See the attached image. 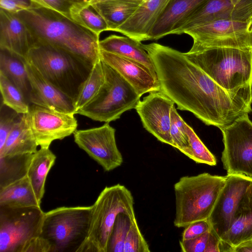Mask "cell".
I'll return each mask as SVG.
<instances>
[{
	"mask_svg": "<svg viewBox=\"0 0 252 252\" xmlns=\"http://www.w3.org/2000/svg\"><path fill=\"white\" fill-rule=\"evenodd\" d=\"M102 0H90V1L88 2V3L90 5H91L92 4H94V3H95L97 2L102 1Z\"/></svg>",
	"mask_w": 252,
	"mask_h": 252,
	"instance_id": "bcb514c9",
	"label": "cell"
},
{
	"mask_svg": "<svg viewBox=\"0 0 252 252\" xmlns=\"http://www.w3.org/2000/svg\"><path fill=\"white\" fill-rule=\"evenodd\" d=\"M74 115L30 105L29 122L37 145L49 148L53 141L63 139L73 133L78 125Z\"/></svg>",
	"mask_w": 252,
	"mask_h": 252,
	"instance_id": "5bb4252c",
	"label": "cell"
},
{
	"mask_svg": "<svg viewBox=\"0 0 252 252\" xmlns=\"http://www.w3.org/2000/svg\"><path fill=\"white\" fill-rule=\"evenodd\" d=\"M37 146L30 126L28 113L23 114L0 149V156L34 154L37 151Z\"/></svg>",
	"mask_w": 252,
	"mask_h": 252,
	"instance_id": "d4e9b609",
	"label": "cell"
},
{
	"mask_svg": "<svg viewBox=\"0 0 252 252\" xmlns=\"http://www.w3.org/2000/svg\"><path fill=\"white\" fill-rule=\"evenodd\" d=\"M219 20H252V0H207L175 29L171 34H181L200 25Z\"/></svg>",
	"mask_w": 252,
	"mask_h": 252,
	"instance_id": "9a60e30c",
	"label": "cell"
},
{
	"mask_svg": "<svg viewBox=\"0 0 252 252\" xmlns=\"http://www.w3.org/2000/svg\"><path fill=\"white\" fill-rule=\"evenodd\" d=\"M184 53L226 90L252 89V47L216 46Z\"/></svg>",
	"mask_w": 252,
	"mask_h": 252,
	"instance_id": "277c9868",
	"label": "cell"
},
{
	"mask_svg": "<svg viewBox=\"0 0 252 252\" xmlns=\"http://www.w3.org/2000/svg\"><path fill=\"white\" fill-rule=\"evenodd\" d=\"M78 2H89L90 0H75Z\"/></svg>",
	"mask_w": 252,
	"mask_h": 252,
	"instance_id": "7dc6e473",
	"label": "cell"
},
{
	"mask_svg": "<svg viewBox=\"0 0 252 252\" xmlns=\"http://www.w3.org/2000/svg\"><path fill=\"white\" fill-rule=\"evenodd\" d=\"M220 238L214 232L210 230L209 237L205 252H220Z\"/></svg>",
	"mask_w": 252,
	"mask_h": 252,
	"instance_id": "7bdbcfd3",
	"label": "cell"
},
{
	"mask_svg": "<svg viewBox=\"0 0 252 252\" xmlns=\"http://www.w3.org/2000/svg\"><path fill=\"white\" fill-rule=\"evenodd\" d=\"M233 0V1H234V2H237V1H239V0Z\"/></svg>",
	"mask_w": 252,
	"mask_h": 252,
	"instance_id": "c3c4849f",
	"label": "cell"
},
{
	"mask_svg": "<svg viewBox=\"0 0 252 252\" xmlns=\"http://www.w3.org/2000/svg\"><path fill=\"white\" fill-rule=\"evenodd\" d=\"M144 0H104L91 5L103 19L108 30L115 32L135 12Z\"/></svg>",
	"mask_w": 252,
	"mask_h": 252,
	"instance_id": "cb8c5ba5",
	"label": "cell"
},
{
	"mask_svg": "<svg viewBox=\"0 0 252 252\" xmlns=\"http://www.w3.org/2000/svg\"><path fill=\"white\" fill-rule=\"evenodd\" d=\"M44 215L40 207L0 206V252H21L40 236Z\"/></svg>",
	"mask_w": 252,
	"mask_h": 252,
	"instance_id": "9c48e42d",
	"label": "cell"
},
{
	"mask_svg": "<svg viewBox=\"0 0 252 252\" xmlns=\"http://www.w3.org/2000/svg\"><path fill=\"white\" fill-rule=\"evenodd\" d=\"M135 217L124 213L117 215L109 238L107 252H124L126 238Z\"/></svg>",
	"mask_w": 252,
	"mask_h": 252,
	"instance_id": "d6a6232c",
	"label": "cell"
},
{
	"mask_svg": "<svg viewBox=\"0 0 252 252\" xmlns=\"http://www.w3.org/2000/svg\"><path fill=\"white\" fill-rule=\"evenodd\" d=\"M25 59L6 50L0 49V73L21 91L30 104L31 85Z\"/></svg>",
	"mask_w": 252,
	"mask_h": 252,
	"instance_id": "484cf974",
	"label": "cell"
},
{
	"mask_svg": "<svg viewBox=\"0 0 252 252\" xmlns=\"http://www.w3.org/2000/svg\"><path fill=\"white\" fill-rule=\"evenodd\" d=\"M150 252L149 245L142 234L135 217L126 238L124 252Z\"/></svg>",
	"mask_w": 252,
	"mask_h": 252,
	"instance_id": "d590c367",
	"label": "cell"
},
{
	"mask_svg": "<svg viewBox=\"0 0 252 252\" xmlns=\"http://www.w3.org/2000/svg\"><path fill=\"white\" fill-rule=\"evenodd\" d=\"M207 0H172L154 25L150 40H158L176 29Z\"/></svg>",
	"mask_w": 252,
	"mask_h": 252,
	"instance_id": "7402d4cb",
	"label": "cell"
},
{
	"mask_svg": "<svg viewBox=\"0 0 252 252\" xmlns=\"http://www.w3.org/2000/svg\"><path fill=\"white\" fill-rule=\"evenodd\" d=\"M172 0H146L115 32L137 41L150 40L151 32Z\"/></svg>",
	"mask_w": 252,
	"mask_h": 252,
	"instance_id": "d6986e66",
	"label": "cell"
},
{
	"mask_svg": "<svg viewBox=\"0 0 252 252\" xmlns=\"http://www.w3.org/2000/svg\"><path fill=\"white\" fill-rule=\"evenodd\" d=\"M50 245L44 238L38 236L29 240L23 247L21 252H50Z\"/></svg>",
	"mask_w": 252,
	"mask_h": 252,
	"instance_id": "60d3db41",
	"label": "cell"
},
{
	"mask_svg": "<svg viewBox=\"0 0 252 252\" xmlns=\"http://www.w3.org/2000/svg\"><path fill=\"white\" fill-rule=\"evenodd\" d=\"M13 0L18 1V2H22V3H26L27 4H28V5H31V6L32 5V4L30 0Z\"/></svg>",
	"mask_w": 252,
	"mask_h": 252,
	"instance_id": "f6af8a7d",
	"label": "cell"
},
{
	"mask_svg": "<svg viewBox=\"0 0 252 252\" xmlns=\"http://www.w3.org/2000/svg\"><path fill=\"white\" fill-rule=\"evenodd\" d=\"M16 14L27 26L35 41L56 46L93 64L100 60L99 36L72 20L33 4Z\"/></svg>",
	"mask_w": 252,
	"mask_h": 252,
	"instance_id": "7a4b0ae2",
	"label": "cell"
},
{
	"mask_svg": "<svg viewBox=\"0 0 252 252\" xmlns=\"http://www.w3.org/2000/svg\"><path fill=\"white\" fill-rule=\"evenodd\" d=\"M34 5L56 11L71 19L70 9L75 0H30Z\"/></svg>",
	"mask_w": 252,
	"mask_h": 252,
	"instance_id": "74e56055",
	"label": "cell"
},
{
	"mask_svg": "<svg viewBox=\"0 0 252 252\" xmlns=\"http://www.w3.org/2000/svg\"><path fill=\"white\" fill-rule=\"evenodd\" d=\"M252 182V177L242 174L226 175L225 183L207 219L210 230L221 240L229 230L236 212Z\"/></svg>",
	"mask_w": 252,
	"mask_h": 252,
	"instance_id": "7c38bea8",
	"label": "cell"
},
{
	"mask_svg": "<svg viewBox=\"0 0 252 252\" xmlns=\"http://www.w3.org/2000/svg\"><path fill=\"white\" fill-rule=\"evenodd\" d=\"M252 252V241L244 243L232 249L231 252Z\"/></svg>",
	"mask_w": 252,
	"mask_h": 252,
	"instance_id": "ee69618b",
	"label": "cell"
},
{
	"mask_svg": "<svg viewBox=\"0 0 252 252\" xmlns=\"http://www.w3.org/2000/svg\"><path fill=\"white\" fill-rule=\"evenodd\" d=\"M32 6L13 0H0V9L12 13L28 9Z\"/></svg>",
	"mask_w": 252,
	"mask_h": 252,
	"instance_id": "b9f144b4",
	"label": "cell"
},
{
	"mask_svg": "<svg viewBox=\"0 0 252 252\" xmlns=\"http://www.w3.org/2000/svg\"><path fill=\"white\" fill-rule=\"evenodd\" d=\"M100 50L139 62L146 66L158 80L152 59L143 44L127 36L111 35L99 40Z\"/></svg>",
	"mask_w": 252,
	"mask_h": 252,
	"instance_id": "603a6c76",
	"label": "cell"
},
{
	"mask_svg": "<svg viewBox=\"0 0 252 252\" xmlns=\"http://www.w3.org/2000/svg\"><path fill=\"white\" fill-rule=\"evenodd\" d=\"M101 61L104 83L95 96L75 114L109 123L119 119L126 111L135 109L141 96L120 74Z\"/></svg>",
	"mask_w": 252,
	"mask_h": 252,
	"instance_id": "ba28073f",
	"label": "cell"
},
{
	"mask_svg": "<svg viewBox=\"0 0 252 252\" xmlns=\"http://www.w3.org/2000/svg\"><path fill=\"white\" fill-rule=\"evenodd\" d=\"M25 64L31 85L30 103L75 115V101L46 81L33 66L26 61Z\"/></svg>",
	"mask_w": 252,
	"mask_h": 252,
	"instance_id": "e0dca14e",
	"label": "cell"
},
{
	"mask_svg": "<svg viewBox=\"0 0 252 252\" xmlns=\"http://www.w3.org/2000/svg\"><path fill=\"white\" fill-rule=\"evenodd\" d=\"M35 42L31 32L16 13L0 9V49L25 59Z\"/></svg>",
	"mask_w": 252,
	"mask_h": 252,
	"instance_id": "ffe728a7",
	"label": "cell"
},
{
	"mask_svg": "<svg viewBox=\"0 0 252 252\" xmlns=\"http://www.w3.org/2000/svg\"><path fill=\"white\" fill-rule=\"evenodd\" d=\"M27 176L0 189V206L40 207Z\"/></svg>",
	"mask_w": 252,
	"mask_h": 252,
	"instance_id": "83f0119b",
	"label": "cell"
},
{
	"mask_svg": "<svg viewBox=\"0 0 252 252\" xmlns=\"http://www.w3.org/2000/svg\"><path fill=\"white\" fill-rule=\"evenodd\" d=\"M220 130L224 145L221 159L227 175L252 177V122L248 114Z\"/></svg>",
	"mask_w": 252,
	"mask_h": 252,
	"instance_id": "8fae6325",
	"label": "cell"
},
{
	"mask_svg": "<svg viewBox=\"0 0 252 252\" xmlns=\"http://www.w3.org/2000/svg\"><path fill=\"white\" fill-rule=\"evenodd\" d=\"M33 154L0 156V189L27 176Z\"/></svg>",
	"mask_w": 252,
	"mask_h": 252,
	"instance_id": "f1b7e54d",
	"label": "cell"
},
{
	"mask_svg": "<svg viewBox=\"0 0 252 252\" xmlns=\"http://www.w3.org/2000/svg\"><path fill=\"white\" fill-rule=\"evenodd\" d=\"M71 19L74 22L99 36L108 31L103 19L90 5L88 2H76L70 9Z\"/></svg>",
	"mask_w": 252,
	"mask_h": 252,
	"instance_id": "f546056e",
	"label": "cell"
},
{
	"mask_svg": "<svg viewBox=\"0 0 252 252\" xmlns=\"http://www.w3.org/2000/svg\"><path fill=\"white\" fill-rule=\"evenodd\" d=\"M210 231L195 238L180 241L181 251L183 252H205Z\"/></svg>",
	"mask_w": 252,
	"mask_h": 252,
	"instance_id": "f35d334b",
	"label": "cell"
},
{
	"mask_svg": "<svg viewBox=\"0 0 252 252\" xmlns=\"http://www.w3.org/2000/svg\"><path fill=\"white\" fill-rule=\"evenodd\" d=\"M56 159V156L49 148L40 147L33 154L27 176L40 203L45 192L46 177Z\"/></svg>",
	"mask_w": 252,
	"mask_h": 252,
	"instance_id": "4316f807",
	"label": "cell"
},
{
	"mask_svg": "<svg viewBox=\"0 0 252 252\" xmlns=\"http://www.w3.org/2000/svg\"><path fill=\"white\" fill-rule=\"evenodd\" d=\"M104 80V72L100 59L94 65L77 99L75 102L76 111L85 106L95 96L103 84Z\"/></svg>",
	"mask_w": 252,
	"mask_h": 252,
	"instance_id": "1f68e13d",
	"label": "cell"
},
{
	"mask_svg": "<svg viewBox=\"0 0 252 252\" xmlns=\"http://www.w3.org/2000/svg\"><path fill=\"white\" fill-rule=\"evenodd\" d=\"M186 126L191 153L189 158L197 163L215 166L217 161L215 156L202 142L192 127L187 124Z\"/></svg>",
	"mask_w": 252,
	"mask_h": 252,
	"instance_id": "e575fe53",
	"label": "cell"
},
{
	"mask_svg": "<svg viewBox=\"0 0 252 252\" xmlns=\"http://www.w3.org/2000/svg\"><path fill=\"white\" fill-rule=\"evenodd\" d=\"M23 114H19L3 103L0 114V149L3 147L10 131L20 121Z\"/></svg>",
	"mask_w": 252,
	"mask_h": 252,
	"instance_id": "8d00e7d4",
	"label": "cell"
},
{
	"mask_svg": "<svg viewBox=\"0 0 252 252\" xmlns=\"http://www.w3.org/2000/svg\"><path fill=\"white\" fill-rule=\"evenodd\" d=\"M154 63L160 91L178 109L220 129L252 111V89L223 88L184 54L157 43L143 44Z\"/></svg>",
	"mask_w": 252,
	"mask_h": 252,
	"instance_id": "6da1fadb",
	"label": "cell"
},
{
	"mask_svg": "<svg viewBox=\"0 0 252 252\" xmlns=\"http://www.w3.org/2000/svg\"><path fill=\"white\" fill-rule=\"evenodd\" d=\"M226 176L203 173L180 178L174 185L175 216L174 225L185 227L207 220L223 188Z\"/></svg>",
	"mask_w": 252,
	"mask_h": 252,
	"instance_id": "5b68a950",
	"label": "cell"
},
{
	"mask_svg": "<svg viewBox=\"0 0 252 252\" xmlns=\"http://www.w3.org/2000/svg\"><path fill=\"white\" fill-rule=\"evenodd\" d=\"M250 241H252V182L238 206L232 226L220 240V251L231 252L233 248Z\"/></svg>",
	"mask_w": 252,
	"mask_h": 252,
	"instance_id": "44dd1931",
	"label": "cell"
},
{
	"mask_svg": "<svg viewBox=\"0 0 252 252\" xmlns=\"http://www.w3.org/2000/svg\"><path fill=\"white\" fill-rule=\"evenodd\" d=\"M92 206L61 207L44 213L40 236L50 252H78L90 227Z\"/></svg>",
	"mask_w": 252,
	"mask_h": 252,
	"instance_id": "52a82bcc",
	"label": "cell"
},
{
	"mask_svg": "<svg viewBox=\"0 0 252 252\" xmlns=\"http://www.w3.org/2000/svg\"><path fill=\"white\" fill-rule=\"evenodd\" d=\"M25 61L75 102L94 65L64 50L39 41H35Z\"/></svg>",
	"mask_w": 252,
	"mask_h": 252,
	"instance_id": "3957f363",
	"label": "cell"
},
{
	"mask_svg": "<svg viewBox=\"0 0 252 252\" xmlns=\"http://www.w3.org/2000/svg\"><path fill=\"white\" fill-rule=\"evenodd\" d=\"M193 39L189 52L216 46L252 47V20H219L184 31Z\"/></svg>",
	"mask_w": 252,
	"mask_h": 252,
	"instance_id": "30bf717a",
	"label": "cell"
},
{
	"mask_svg": "<svg viewBox=\"0 0 252 252\" xmlns=\"http://www.w3.org/2000/svg\"><path fill=\"white\" fill-rule=\"evenodd\" d=\"M100 58L120 74L140 96L147 93L160 91L158 80L142 63L100 49Z\"/></svg>",
	"mask_w": 252,
	"mask_h": 252,
	"instance_id": "ac0fdd59",
	"label": "cell"
},
{
	"mask_svg": "<svg viewBox=\"0 0 252 252\" xmlns=\"http://www.w3.org/2000/svg\"><path fill=\"white\" fill-rule=\"evenodd\" d=\"M131 191L118 184L106 187L92 206L87 237L78 252H107L109 238L117 215L135 216Z\"/></svg>",
	"mask_w": 252,
	"mask_h": 252,
	"instance_id": "8992f818",
	"label": "cell"
},
{
	"mask_svg": "<svg viewBox=\"0 0 252 252\" xmlns=\"http://www.w3.org/2000/svg\"><path fill=\"white\" fill-rule=\"evenodd\" d=\"M0 90L2 103L19 114H27L30 104L24 96L6 77L0 73Z\"/></svg>",
	"mask_w": 252,
	"mask_h": 252,
	"instance_id": "4dcf8cb0",
	"label": "cell"
},
{
	"mask_svg": "<svg viewBox=\"0 0 252 252\" xmlns=\"http://www.w3.org/2000/svg\"><path fill=\"white\" fill-rule=\"evenodd\" d=\"M186 124L177 113L175 106H173L171 112L170 129L172 147L190 158L191 153L189 138L186 133Z\"/></svg>",
	"mask_w": 252,
	"mask_h": 252,
	"instance_id": "836d02e7",
	"label": "cell"
},
{
	"mask_svg": "<svg viewBox=\"0 0 252 252\" xmlns=\"http://www.w3.org/2000/svg\"><path fill=\"white\" fill-rule=\"evenodd\" d=\"M174 104L161 91H154L140 100L135 108L144 127L158 140L172 146L171 112Z\"/></svg>",
	"mask_w": 252,
	"mask_h": 252,
	"instance_id": "2e32d148",
	"label": "cell"
},
{
	"mask_svg": "<svg viewBox=\"0 0 252 252\" xmlns=\"http://www.w3.org/2000/svg\"><path fill=\"white\" fill-rule=\"evenodd\" d=\"M115 131L108 123L99 127L76 129L73 133L74 141L104 171H110L120 166L123 162L117 146Z\"/></svg>",
	"mask_w": 252,
	"mask_h": 252,
	"instance_id": "4fadbf2b",
	"label": "cell"
},
{
	"mask_svg": "<svg viewBox=\"0 0 252 252\" xmlns=\"http://www.w3.org/2000/svg\"><path fill=\"white\" fill-rule=\"evenodd\" d=\"M210 230V226L207 220L195 221L185 227L181 240L195 238Z\"/></svg>",
	"mask_w": 252,
	"mask_h": 252,
	"instance_id": "ab89813d",
	"label": "cell"
}]
</instances>
